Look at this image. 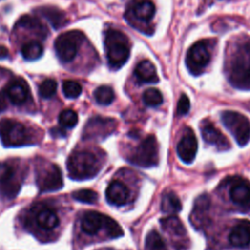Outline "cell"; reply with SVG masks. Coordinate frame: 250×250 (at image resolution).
<instances>
[{"label":"cell","mask_w":250,"mask_h":250,"mask_svg":"<svg viewBox=\"0 0 250 250\" xmlns=\"http://www.w3.org/2000/svg\"><path fill=\"white\" fill-rule=\"evenodd\" d=\"M225 72L230 85L236 89L250 90V37H235L226 49Z\"/></svg>","instance_id":"1"},{"label":"cell","mask_w":250,"mask_h":250,"mask_svg":"<svg viewBox=\"0 0 250 250\" xmlns=\"http://www.w3.org/2000/svg\"><path fill=\"white\" fill-rule=\"evenodd\" d=\"M104 47L108 65L113 70L122 67L130 57L129 39L120 30L109 28L105 31Z\"/></svg>","instance_id":"2"},{"label":"cell","mask_w":250,"mask_h":250,"mask_svg":"<svg viewBox=\"0 0 250 250\" xmlns=\"http://www.w3.org/2000/svg\"><path fill=\"white\" fill-rule=\"evenodd\" d=\"M68 175L74 180H88L94 178L101 170L102 163L91 151H73L67 161Z\"/></svg>","instance_id":"3"},{"label":"cell","mask_w":250,"mask_h":250,"mask_svg":"<svg viewBox=\"0 0 250 250\" xmlns=\"http://www.w3.org/2000/svg\"><path fill=\"white\" fill-rule=\"evenodd\" d=\"M216 44V39L207 38L198 40L189 47L186 56V65L190 74L198 76L203 73L211 62Z\"/></svg>","instance_id":"4"},{"label":"cell","mask_w":250,"mask_h":250,"mask_svg":"<svg viewBox=\"0 0 250 250\" xmlns=\"http://www.w3.org/2000/svg\"><path fill=\"white\" fill-rule=\"evenodd\" d=\"M0 139L6 146H29L34 143L33 136L22 123L9 118L0 121Z\"/></svg>","instance_id":"5"},{"label":"cell","mask_w":250,"mask_h":250,"mask_svg":"<svg viewBox=\"0 0 250 250\" xmlns=\"http://www.w3.org/2000/svg\"><path fill=\"white\" fill-rule=\"evenodd\" d=\"M225 127L232 134L241 146L250 141V120L242 113L233 110H225L221 113Z\"/></svg>","instance_id":"6"},{"label":"cell","mask_w":250,"mask_h":250,"mask_svg":"<svg viewBox=\"0 0 250 250\" xmlns=\"http://www.w3.org/2000/svg\"><path fill=\"white\" fill-rule=\"evenodd\" d=\"M83 39L84 35L79 30H69L59 35L54 42V48L59 60L62 62L73 61Z\"/></svg>","instance_id":"7"},{"label":"cell","mask_w":250,"mask_h":250,"mask_svg":"<svg viewBox=\"0 0 250 250\" xmlns=\"http://www.w3.org/2000/svg\"><path fill=\"white\" fill-rule=\"evenodd\" d=\"M158 144L154 136L151 135L143 140L129 157V161L131 163L143 168L156 166L158 164Z\"/></svg>","instance_id":"8"},{"label":"cell","mask_w":250,"mask_h":250,"mask_svg":"<svg viewBox=\"0 0 250 250\" xmlns=\"http://www.w3.org/2000/svg\"><path fill=\"white\" fill-rule=\"evenodd\" d=\"M21 182L13 165L8 162H0V194L3 198H15L20 189Z\"/></svg>","instance_id":"9"},{"label":"cell","mask_w":250,"mask_h":250,"mask_svg":"<svg viewBox=\"0 0 250 250\" xmlns=\"http://www.w3.org/2000/svg\"><path fill=\"white\" fill-rule=\"evenodd\" d=\"M36 184L41 192L56 191L62 188V174L60 167L50 164L48 167L39 169L36 175Z\"/></svg>","instance_id":"10"},{"label":"cell","mask_w":250,"mask_h":250,"mask_svg":"<svg viewBox=\"0 0 250 250\" xmlns=\"http://www.w3.org/2000/svg\"><path fill=\"white\" fill-rule=\"evenodd\" d=\"M116 122L112 118L94 116L88 120L84 132V139H104L115 130Z\"/></svg>","instance_id":"11"},{"label":"cell","mask_w":250,"mask_h":250,"mask_svg":"<svg viewBox=\"0 0 250 250\" xmlns=\"http://www.w3.org/2000/svg\"><path fill=\"white\" fill-rule=\"evenodd\" d=\"M229 195L230 200L241 210H250V182L246 179L236 177L230 185Z\"/></svg>","instance_id":"12"},{"label":"cell","mask_w":250,"mask_h":250,"mask_svg":"<svg viewBox=\"0 0 250 250\" xmlns=\"http://www.w3.org/2000/svg\"><path fill=\"white\" fill-rule=\"evenodd\" d=\"M200 133L205 143L215 146L219 151L230 148V143L227 137L209 120H202L200 123Z\"/></svg>","instance_id":"13"},{"label":"cell","mask_w":250,"mask_h":250,"mask_svg":"<svg viewBox=\"0 0 250 250\" xmlns=\"http://www.w3.org/2000/svg\"><path fill=\"white\" fill-rule=\"evenodd\" d=\"M177 152L184 163L189 164L193 161L197 152V140L190 128H187L177 146Z\"/></svg>","instance_id":"14"},{"label":"cell","mask_w":250,"mask_h":250,"mask_svg":"<svg viewBox=\"0 0 250 250\" xmlns=\"http://www.w3.org/2000/svg\"><path fill=\"white\" fill-rule=\"evenodd\" d=\"M10 102L16 105L23 104L29 97V88L21 78L12 80L4 90Z\"/></svg>","instance_id":"15"},{"label":"cell","mask_w":250,"mask_h":250,"mask_svg":"<svg viewBox=\"0 0 250 250\" xmlns=\"http://www.w3.org/2000/svg\"><path fill=\"white\" fill-rule=\"evenodd\" d=\"M130 192L128 188L120 181L113 180L109 183L105 190V197L109 204L123 206L129 201Z\"/></svg>","instance_id":"16"},{"label":"cell","mask_w":250,"mask_h":250,"mask_svg":"<svg viewBox=\"0 0 250 250\" xmlns=\"http://www.w3.org/2000/svg\"><path fill=\"white\" fill-rule=\"evenodd\" d=\"M211 200L207 194L199 195L193 204V210L190 215L191 225L196 229H201L207 222V214L210 209Z\"/></svg>","instance_id":"17"},{"label":"cell","mask_w":250,"mask_h":250,"mask_svg":"<svg viewBox=\"0 0 250 250\" xmlns=\"http://www.w3.org/2000/svg\"><path fill=\"white\" fill-rule=\"evenodd\" d=\"M232 246L246 247L250 244V221L243 220L236 224L229 234Z\"/></svg>","instance_id":"18"},{"label":"cell","mask_w":250,"mask_h":250,"mask_svg":"<svg viewBox=\"0 0 250 250\" xmlns=\"http://www.w3.org/2000/svg\"><path fill=\"white\" fill-rule=\"evenodd\" d=\"M105 216L97 211L86 212L81 219V229L89 235L97 234L102 228L104 229Z\"/></svg>","instance_id":"19"},{"label":"cell","mask_w":250,"mask_h":250,"mask_svg":"<svg viewBox=\"0 0 250 250\" xmlns=\"http://www.w3.org/2000/svg\"><path fill=\"white\" fill-rule=\"evenodd\" d=\"M130 14L138 21L143 23H148L154 17L155 6L149 0H140L132 6Z\"/></svg>","instance_id":"20"},{"label":"cell","mask_w":250,"mask_h":250,"mask_svg":"<svg viewBox=\"0 0 250 250\" xmlns=\"http://www.w3.org/2000/svg\"><path fill=\"white\" fill-rule=\"evenodd\" d=\"M134 74L140 83L154 84L159 80L154 64L148 60L140 62L135 67Z\"/></svg>","instance_id":"21"},{"label":"cell","mask_w":250,"mask_h":250,"mask_svg":"<svg viewBox=\"0 0 250 250\" xmlns=\"http://www.w3.org/2000/svg\"><path fill=\"white\" fill-rule=\"evenodd\" d=\"M37 12L44 17L55 29L62 27L67 21L65 14L55 7H40Z\"/></svg>","instance_id":"22"},{"label":"cell","mask_w":250,"mask_h":250,"mask_svg":"<svg viewBox=\"0 0 250 250\" xmlns=\"http://www.w3.org/2000/svg\"><path fill=\"white\" fill-rule=\"evenodd\" d=\"M35 221L36 224L44 229H53L58 227L60 222L57 213L48 207L39 209V211L36 213Z\"/></svg>","instance_id":"23"},{"label":"cell","mask_w":250,"mask_h":250,"mask_svg":"<svg viewBox=\"0 0 250 250\" xmlns=\"http://www.w3.org/2000/svg\"><path fill=\"white\" fill-rule=\"evenodd\" d=\"M18 26L30 30L31 32H33L36 36L44 39L47 36V28L42 24V22L35 17L32 16H28V15H24L22 16L18 23Z\"/></svg>","instance_id":"24"},{"label":"cell","mask_w":250,"mask_h":250,"mask_svg":"<svg viewBox=\"0 0 250 250\" xmlns=\"http://www.w3.org/2000/svg\"><path fill=\"white\" fill-rule=\"evenodd\" d=\"M160 223L162 229L173 236L184 237L187 235V231L183 223L174 215H169L168 217L161 219Z\"/></svg>","instance_id":"25"},{"label":"cell","mask_w":250,"mask_h":250,"mask_svg":"<svg viewBox=\"0 0 250 250\" xmlns=\"http://www.w3.org/2000/svg\"><path fill=\"white\" fill-rule=\"evenodd\" d=\"M161 211L165 214L169 215H175L182 209V203L177 196V194L173 191L166 192L161 199Z\"/></svg>","instance_id":"26"},{"label":"cell","mask_w":250,"mask_h":250,"mask_svg":"<svg viewBox=\"0 0 250 250\" xmlns=\"http://www.w3.org/2000/svg\"><path fill=\"white\" fill-rule=\"evenodd\" d=\"M21 54L26 61H36L43 54V46L37 40L27 41L21 47Z\"/></svg>","instance_id":"27"},{"label":"cell","mask_w":250,"mask_h":250,"mask_svg":"<svg viewBox=\"0 0 250 250\" xmlns=\"http://www.w3.org/2000/svg\"><path fill=\"white\" fill-rule=\"evenodd\" d=\"M94 98L98 104L102 105H108L114 100V92L111 87L102 85L94 91Z\"/></svg>","instance_id":"28"},{"label":"cell","mask_w":250,"mask_h":250,"mask_svg":"<svg viewBox=\"0 0 250 250\" xmlns=\"http://www.w3.org/2000/svg\"><path fill=\"white\" fill-rule=\"evenodd\" d=\"M145 246L146 250H167L165 242L156 230H151L147 233Z\"/></svg>","instance_id":"29"},{"label":"cell","mask_w":250,"mask_h":250,"mask_svg":"<svg viewBox=\"0 0 250 250\" xmlns=\"http://www.w3.org/2000/svg\"><path fill=\"white\" fill-rule=\"evenodd\" d=\"M143 102L147 106L155 107L162 104L163 97L158 89L148 88L143 94Z\"/></svg>","instance_id":"30"},{"label":"cell","mask_w":250,"mask_h":250,"mask_svg":"<svg viewBox=\"0 0 250 250\" xmlns=\"http://www.w3.org/2000/svg\"><path fill=\"white\" fill-rule=\"evenodd\" d=\"M71 197L79 202L82 203H87V204H93L96 203L98 200V193L93 190V189H88V188H83V189H78L75 190L71 193Z\"/></svg>","instance_id":"31"},{"label":"cell","mask_w":250,"mask_h":250,"mask_svg":"<svg viewBox=\"0 0 250 250\" xmlns=\"http://www.w3.org/2000/svg\"><path fill=\"white\" fill-rule=\"evenodd\" d=\"M59 122L64 128H72L78 122V115L72 109H64L59 115Z\"/></svg>","instance_id":"32"},{"label":"cell","mask_w":250,"mask_h":250,"mask_svg":"<svg viewBox=\"0 0 250 250\" xmlns=\"http://www.w3.org/2000/svg\"><path fill=\"white\" fill-rule=\"evenodd\" d=\"M63 95L68 99H75L80 96L82 92L81 85L73 80H65L62 83Z\"/></svg>","instance_id":"33"},{"label":"cell","mask_w":250,"mask_h":250,"mask_svg":"<svg viewBox=\"0 0 250 250\" xmlns=\"http://www.w3.org/2000/svg\"><path fill=\"white\" fill-rule=\"evenodd\" d=\"M104 231L106 232V235L110 238H118L123 235L122 228L117 224L116 221L108 216H105Z\"/></svg>","instance_id":"34"},{"label":"cell","mask_w":250,"mask_h":250,"mask_svg":"<svg viewBox=\"0 0 250 250\" xmlns=\"http://www.w3.org/2000/svg\"><path fill=\"white\" fill-rule=\"evenodd\" d=\"M57 91V82L54 79H46L44 80L38 89L39 95L43 99L52 98Z\"/></svg>","instance_id":"35"},{"label":"cell","mask_w":250,"mask_h":250,"mask_svg":"<svg viewBox=\"0 0 250 250\" xmlns=\"http://www.w3.org/2000/svg\"><path fill=\"white\" fill-rule=\"evenodd\" d=\"M190 107V102L186 94H182L177 104V113L179 115H186Z\"/></svg>","instance_id":"36"},{"label":"cell","mask_w":250,"mask_h":250,"mask_svg":"<svg viewBox=\"0 0 250 250\" xmlns=\"http://www.w3.org/2000/svg\"><path fill=\"white\" fill-rule=\"evenodd\" d=\"M6 99H7V95L5 93V91H1L0 92V113L2 111H4L7 107V102H6Z\"/></svg>","instance_id":"37"},{"label":"cell","mask_w":250,"mask_h":250,"mask_svg":"<svg viewBox=\"0 0 250 250\" xmlns=\"http://www.w3.org/2000/svg\"><path fill=\"white\" fill-rule=\"evenodd\" d=\"M9 56V50L6 46L0 45V60L6 59Z\"/></svg>","instance_id":"38"},{"label":"cell","mask_w":250,"mask_h":250,"mask_svg":"<svg viewBox=\"0 0 250 250\" xmlns=\"http://www.w3.org/2000/svg\"><path fill=\"white\" fill-rule=\"evenodd\" d=\"M5 70H6V69L0 68V78H1V77H3V75H4V73H5Z\"/></svg>","instance_id":"39"},{"label":"cell","mask_w":250,"mask_h":250,"mask_svg":"<svg viewBox=\"0 0 250 250\" xmlns=\"http://www.w3.org/2000/svg\"><path fill=\"white\" fill-rule=\"evenodd\" d=\"M101 250H113V249H107V248H106V249H101Z\"/></svg>","instance_id":"40"}]
</instances>
